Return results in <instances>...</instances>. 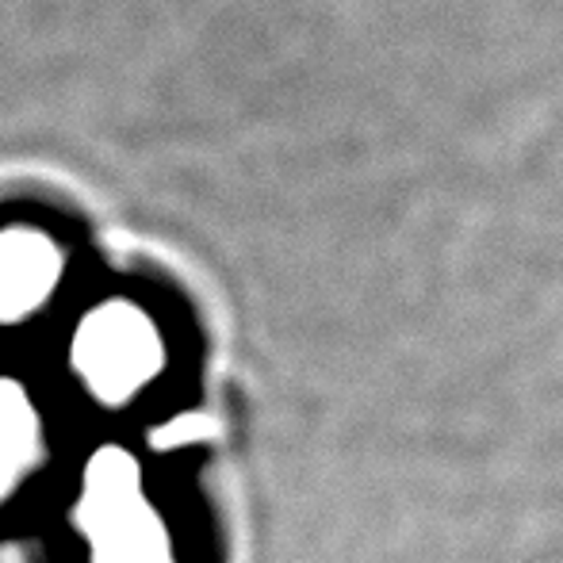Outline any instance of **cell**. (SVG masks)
I'll return each mask as SVG.
<instances>
[{"label":"cell","mask_w":563,"mask_h":563,"mask_svg":"<svg viewBox=\"0 0 563 563\" xmlns=\"http://www.w3.org/2000/svg\"><path fill=\"white\" fill-rule=\"evenodd\" d=\"M35 529L51 563H192L185 518L139 430H81Z\"/></svg>","instance_id":"cell-1"},{"label":"cell","mask_w":563,"mask_h":563,"mask_svg":"<svg viewBox=\"0 0 563 563\" xmlns=\"http://www.w3.org/2000/svg\"><path fill=\"white\" fill-rule=\"evenodd\" d=\"M38 364L81 430H139L169 395L177 341L154 303L104 291L66 314Z\"/></svg>","instance_id":"cell-2"},{"label":"cell","mask_w":563,"mask_h":563,"mask_svg":"<svg viewBox=\"0 0 563 563\" xmlns=\"http://www.w3.org/2000/svg\"><path fill=\"white\" fill-rule=\"evenodd\" d=\"M77 433L43 364L0 353V533L35 529Z\"/></svg>","instance_id":"cell-3"},{"label":"cell","mask_w":563,"mask_h":563,"mask_svg":"<svg viewBox=\"0 0 563 563\" xmlns=\"http://www.w3.org/2000/svg\"><path fill=\"white\" fill-rule=\"evenodd\" d=\"M69 250L27 223L0 227V353L43 334L69 291Z\"/></svg>","instance_id":"cell-4"}]
</instances>
